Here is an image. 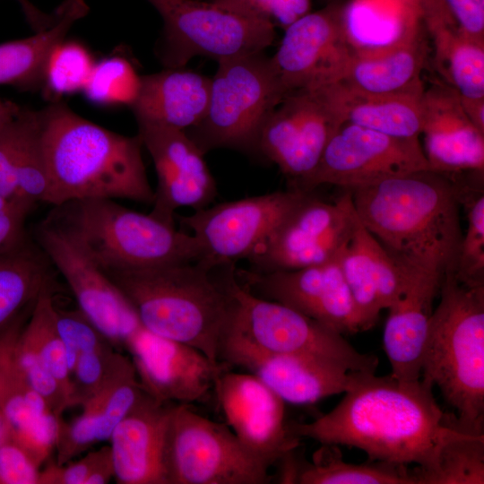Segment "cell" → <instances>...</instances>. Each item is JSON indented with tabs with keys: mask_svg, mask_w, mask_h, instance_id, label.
<instances>
[{
	"mask_svg": "<svg viewBox=\"0 0 484 484\" xmlns=\"http://www.w3.org/2000/svg\"><path fill=\"white\" fill-rule=\"evenodd\" d=\"M21 106L12 100L0 99V125L13 117Z\"/></svg>",
	"mask_w": 484,
	"mask_h": 484,
	"instance_id": "11a10c76",
	"label": "cell"
},
{
	"mask_svg": "<svg viewBox=\"0 0 484 484\" xmlns=\"http://www.w3.org/2000/svg\"><path fill=\"white\" fill-rule=\"evenodd\" d=\"M114 478V465L110 445H105L98 463L88 476L84 484H107Z\"/></svg>",
	"mask_w": 484,
	"mask_h": 484,
	"instance_id": "816d5d0a",
	"label": "cell"
},
{
	"mask_svg": "<svg viewBox=\"0 0 484 484\" xmlns=\"http://www.w3.org/2000/svg\"><path fill=\"white\" fill-rule=\"evenodd\" d=\"M18 2L22 5L29 23L35 31L45 29L52 22V13H45L39 11L28 0H18Z\"/></svg>",
	"mask_w": 484,
	"mask_h": 484,
	"instance_id": "f5cc1de1",
	"label": "cell"
},
{
	"mask_svg": "<svg viewBox=\"0 0 484 484\" xmlns=\"http://www.w3.org/2000/svg\"><path fill=\"white\" fill-rule=\"evenodd\" d=\"M13 359L28 385L43 398L52 413L61 419L63 412L70 408V403L57 381L44 367L30 342L22 334V331L14 343Z\"/></svg>",
	"mask_w": 484,
	"mask_h": 484,
	"instance_id": "b9f144b4",
	"label": "cell"
},
{
	"mask_svg": "<svg viewBox=\"0 0 484 484\" xmlns=\"http://www.w3.org/2000/svg\"><path fill=\"white\" fill-rule=\"evenodd\" d=\"M214 393L233 433L269 469L299 445L285 419V402L256 376L224 370Z\"/></svg>",
	"mask_w": 484,
	"mask_h": 484,
	"instance_id": "ffe728a7",
	"label": "cell"
},
{
	"mask_svg": "<svg viewBox=\"0 0 484 484\" xmlns=\"http://www.w3.org/2000/svg\"><path fill=\"white\" fill-rule=\"evenodd\" d=\"M424 153L433 171L483 173L484 133L466 115L458 92L445 82L425 89L421 101Z\"/></svg>",
	"mask_w": 484,
	"mask_h": 484,
	"instance_id": "7402d4cb",
	"label": "cell"
},
{
	"mask_svg": "<svg viewBox=\"0 0 484 484\" xmlns=\"http://www.w3.org/2000/svg\"><path fill=\"white\" fill-rule=\"evenodd\" d=\"M484 435L461 434L449 440L438 454L436 470L422 484H483Z\"/></svg>",
	"mask_w": 484,
	"mask_h": 484,
	"instance_id": "8d00e7d4",
	"label": "cell"
},
{
	"mask_svg": "<svg viewBox=\"0 0 484 484\" xmlns=\"http://www.w3.org/2000/svg\"><path fill=\"white\" fill-rule=\"evenodd\" d=\"M237 307L228 334L265 352L319 357L350 371L375 373L378 359L357 350L344 335L281 303L259 298L233 281Z\"/></svg>",
	"mask_w": 484,
	"mask_h": 484,
	"instance_id": "30bf717a",
	"label": "cell"
},
{
	"mask_svg": "<svg viewBox=\"0 0 484 484\" xmlns=\"http://www.w3.org/2000/svg\"><path fill=\"white\" fill-rule=\"evenodd\" d=\"M284 96L264 51L222 59L203 118L185 132L203 154L218 148L254 151L264 121Z\"/></svg>",
	"mask_w": 484,
	"mask_h": 484,
	"instance_id": "52a82bcc",
	"label": "cell"
},
{
	"mask_svg": "<svg viewBox=\"0 0 484 484\" xmlns=\"http://www.w3.org/2000/svg\"><path fill=\"white\" fill-rule=\"evenodd\" d=\"M143 392L132 359L82 405L71 423L59 419L56 463L63 465L90 448L109 440L114 429Z\"/></svg>",
	"mask_w": 484,
	"mask_h": 484,
	"instance_id": "484cf974",
	"label": "cell"
},
{
	"mask_svg": "<svg viewBox=\"0 0 484 484\" xmlns=\"http://www.w3.org/2000/svg\"><path fill=\"white\" fill-rule=\"evenodd\" d=\"M323 87L344 123L399 138L421 134L424 84L385 94L356 91L339 82Z\"/></svg>",
	"mask_w": 484,
	"mask_h": 484,
	"instance_id": "f1b7e54d",
	"label": "cell"
},
{
	"mask_svg": "<svg viewBox=\"0 0 484 484\" xmlns=\"http://www.w3.org/2000/svg\"><path fill=\"white\" fill-rule=\"evenodd\" d=\"M211 79L180 68L141 76L140 89L131 105L136 120L187 131L203 118L209 103Z\"/></svg>",
	"mask_w": 484,
	"mask_h": 484,
	"instance_id": "83f0119b",
	"label": "cell"
},
{
	"mask_svg": "<svg viewBox=\"0 0 484 484\" xmlns=\"http://www.w3.org/2000/svg\"><path fill=\"white\" fill-rule=\"evenodd\" d=\"M221 266L198 261L102 271L131 305L144 329L190 345L220 362L237 307L234 265L218 277Z\"/></svg>",
	"mask_w": 484,
	"mask_h": 484,
	"instance_id": "277c9868",
	"label": "cell"
},
{
	"mask_svg": "<svg viewBox=\"0 0 484 484\" xmlns=\"http://www.w3.org/2000/svg\"><path fill=\"white\" fill-rule=\"evenodd\" d=\"M50 191L48 204L87 199H127L152 204L138 134L126 136L75 113L61 99L39 110Z\"/></svg>",
	"mask_w": 484,
	"mask_h": 484,
	"instance_id": "3957f363",
	"label": "cell"
},
{
	"mask_svg": "<svg viewBox=\"0 0 484 484\" xmlns=\"http://www.w3.org/2000/svg\"><path fill=\"white\" fill-rule=\"evenodd\" d=\"M56 323L65 348L70 376L81 353L109 342L79 308L63 310L56 306Z\"/></svg>",
	"mask_w": 484,
	"mask_h": 484,
	"instance_id": "7bdbcfd3",
	"label": "cell"
},
{
	"mask_svg": "<svg viewBox=\"0 0 484 484\" xmlns=\"http://www.w3.org/2000/svg\"><path fill=\"white\" fill-rule=\"evenodd\" d=\"M347 191L360 222L397 262L454 272L462 232L454 176L419 170Z\"/></svg>",
	"mask_w": 484,
	"mask_h": 484,
	"instance_id": "7a4b0ae2",
	"label": "cell"
},
{
	"mask_svg": "<svg viewBox=\"0 0 484 484\" xmlns=\"http://www.w3.org/2000/svg\"><path fill=\"white\" fill-rule=\"evenodd\" d=\"M341 19L357 56L389 52L413 40L426 28L411 0H350L341 4Z\"/></svg>",
	"mask_w": 484,
	"mask_h": 484,
	"instance_id": "4316f807",
	"label": "cell"
},
{
	"mask_svg": "<svg viewBox=\"0 0 484 484\" xmlns=\"http://www.w3.org/2000/svg\"><path fill=\"white\" fill-rule=\"evenodd\" d=\"M32 307L18 315L11 323L0 330V443L6 438L5 428L1 409L2 376L6 358L18 335L27 322Z\"/></svg>",
	"mask_w": 484,
	"mask_h": 484,
	"instance_id": "681fc988",
	"label": "cell"
},
{
	"mask_svg": "<svg viewBox=\"0 0 484 484\" xmlns=\"http://www.w3.org/2000/svg\"><path fill=\"white\" fill-rule=\"evenodd\" d=\"M138 135L149 151L158 177L151 215L174 225L182 207L205 208L217 194L215 180L203 153L182 130L136 120Z\"/></svg>",
	"mask_w": 484,
	"mask_h": 484,
	"instance_id": "ac0fdd59",
	"label": "cell"
},
{
	"mask_svg": "<svg viewBox=\"0 0 484 484\" xmlns=\"http://www.w3.org/2000/svg\"><path fill=\"white\" fill-rule=\"evenodd\" d=\"M419 9L426 29L457 26L445 0H411Z\"/></svg>",
	"mask_w": 484,
	"mask_h": 484,
	"instance_id": "f907efd6",
	"label": "cell"
},
{
	"mask_svg": "<svg viewBox=\"0 0 484 484\" xmlns=\"http://www.w3.org/2000/svg\"><path fill=\"white\" fill-rule=\"evenodd\" d=\"M48 222L65 233L102 270L198 262L193 234L114 199L87 198L53 206Z\"/></svg>",
	"mask_w": 484,
	"mask_h": 484,
	"instance_id": "8992f818",
	"label": "cell"
},
{
	"mask_svg": "<svg viewBox=\"0 0 484 484\" xmlns=\"http://www.w3.org/2000/svg\"><path fill=\"white\" fill-rule=\"evenodd\" d=\"M105 449L89 452L76 462H68L58 465L56 462H49L39 471V484H84L92 471Z\"/></svg>",
	"mask_w": 484,
	"mask_h": 484,
	"instance_id": "7dc6e473",
	"label": "cell"
},
{
	"mask_svg": "<svg viewBox=\"0 0 484 484\" xmlns=\"http://www.w3.org/2000/svg\"><path fill=\"white\" fill-rule=\"evenodd\" d=\"M36 242L73 293L81 312L115 347H125L142 327L128 301L107 274L62 230L44 220Z\"/></svg>",
	"mask_w": 484,
	"mask_h": 484,
	"instance_id": "2e32d148",
	"label": "cell"
},
{
	"mask_svg": "<svg viewBox=\"0 0 484 484\" xmlns=\"http://www.w3.org/2000/svg\"><path fill=\"white\" fill-rule=\"evenodd\" d=\"M129 359L110 342L81 353L71 375L73 406H82L97 393Z\"/></svg>",
	"mask_w": 484,
	"mask_h": 484,
	"instance_id": "ab89813d",
	"label": "cell"
},
{
	"mask_svg": "<svg viewBox=\"0 0 484 484\" xmlns=\"http://www.w3.org/2000/svg\"><path fill=\"white\" fill-rule=\"evenodd\" d=\"M425 343L420 379L437 385L455 411V427L484 429V285L467 286L444 275Z\"/></svg>",
	"mask_w": 484,
	"mask_h": 484,
	"instance_id": "5b68a950",
	"label": "cell"
},
{
	"mask_svg": "<svg viewBox=\"0 0 484 484\" xmlns=\"http://www.w3.org/2000/svg\"><path fill=\"white\" fill-rule=\"evenodd\" d=\"M428 169L431 170L419 138L394 137L344 123L313 171L297 182V189L312 192L328 184L349 190Z\"/></svg>",
	"mask_w": 484,
	"mask_h": 484,
	"instance_id": "8fae6325",
	"label": "cell"
},
{
	"mask_svg": "<svg viewBox=\"0 0 484 484\" xmlns=\"http://www.w3.org/2000/svg\"><path fill=\"white\" fill-rule=\"evenodd\" d=\"M235 272L238 281L259 298L288 306L344 336L362 331L340 255L296 270Z\"/></svg>",
	"mask_w": 484,
	"mask_h": 484,
	"instance_id": "9a60e30c",
	"label": "cell"
},
{
	"mask_svg": "<svg viewBox=\"0 0 484 484\" xmlns=\"http://www.w3.org/2000/svg\"><path fill=\"white\" fill-rule=\"evenodd\" d=\"M39 467L16 443H0V484H39Z\"/></svg>",
	"mask_w": 484,
	"mask_h": 484,
	"instance_id": "bcb514c9",
	"label": "cell"
},
{
	"mask_svg": "<svg viewBox=\"0 0 484 484\" xmlns=\"http://www.w3.org/2000/svg\"><path fill=\"white\" fill-rule=\"evenodd\" d=\"M461 101L462 108L470 120L478 129L484 133V98H461Z\"/></svg>",
	"mask_w": 484,
	"mask_h": 484,
	"instance_id": "db71d44e",
	"label": "cell"
},
{
	"mask_svg": "<svg viewBox=\"0 0 484 484\" xmlns=\"http://www.w3.org/2000/svg\"><path fill=\"white\" fill-rule=\"evenodd\" d=\"M433 39L436 69L464 99L484 98V39L472 38L457 26L428 30Z\"/></svg>",
	"mask_w": 484,
	"mask_h": 484,
	"instance_id": "836d02e7",
	"label": "cell"
},
{
	"mask_svg": "<svg viewBox=\"0 0 484 484\" xmlns=\"http://www.w3.org/2000/svg\"><path fill=\"white\" fill-rule=\"evenodd\" d=\"M456 180L461 205L467 213V229L462 234L455 279L467 286L484 285V191L483 183Z\"/></svg>",
	"mask_w": 484,
	"mask_h": 484,
	"instance_id": "d590c367",
	"label": "cell"
},
{
	"mask_svg": "<svg viewBox=\"0 0 484 484\" xmlns=\"http://www.w3.org/2000/svg\"><path fill=\"white\" fill-rule=\"evenodd\" d=\"M52 292L50 285L39 294L22 334L30 342L44 367L57 381L72 407L73 385L65 348L56 327V305Z\"/></svg>",
	"mask_w": 484,
	"mask_h": 484,
	"instance_id": "e575fe53",
	"label": "cell"
},
{
	"mask_svg": "<svg viewBox=\"0 0 484 484\" xmlns=\"http://www.w3.org/2000/svg\"><path fill=\"white\" fill-rule=\"evenodd\" d=\"M358 219L349 191L332 203L308 192L248 261L257 272L296 270L336 258Z\"/></svg>",
	"mask_w": 484,
	"mask_h": 484,
	"instance_id": "4fadbf2b",
	"label": "cell"
},
{
	"mask_svg": "<svg viewBox=\"0 0 484 484\" xmlns=\"http://www.w3.org/2000/svg\"><path fill=\"white\" fill-rule=\"evenodd\" d=\"M163 22L156 54L165 68L184 67L202 56L217 62L264 51L275 39L274 25L201 0H147Z\"/></svg>",
	"mask_w": 484,
	"mask_h": 484,
	"instance_id": "ba28073f",
	"label": "cell"
},
{
	"mask_svg": "<svg viewBox=\"0 0 484 484\" xmlns=\"http://www.w3.org/2000/svg\"><path fill=\"white\" fill-rule=\"evenodd\" d=\"M307 193L297 188L274 192L207 206L178 218L201 246L199 262L234 264L254 255Z\"/></svg>",
	"mask_w": 484,
	"mask_h": 484,
	"instance_id": "7c38bea8",
	"label": "cell"
},
{
	"mask_svg": "<svg viewBox=\"0 0 484 484\" xmlns=\"http://www.w3.org/2000/svg\"><path fill=\"white\" fill-rule=\"evenodd\" d=\"M219 360L246 369L292 404L315 403L344 393L357 373L319 357L262 351L232 334H227Z\"/></svg>",
	"mask_w": 484,
	"mask_h": 484,
	"instance_id": "44dd1931",
	"label": "cell"
},
{
	"mask_svg": "<svg viewBox=\"0 0 484 484\" xmlns=\"http://www.w3.org/2000/svg\"><path fill=\"white\" fill-rule=\"evenodd\" d=\"M284 483L299 484H417L408 465L383 462L350 463L342 459L338 445H322L308 462L289 454L281 466Z\"/></svg>",
	"mask_w": 484,
	"mask_h": 484,
	"instance_id": "4dcf8cb0",
	"label": "cell"
},
{
	"mask_svg": "<svg viewBox=\"0 0 484 484\" xmlns=\"http://www.w3.org/2000/svg\"><path fill=\"white\" fill-rule=\"evenodd\" d=\"M432 390L421 379L405 382L391 374L357 372L331 411L309 423H289V428L299 439L360 449L370 462L416 464L413 471L422 484L436 470L442 447L462 434L454 414L438 406Z\"/></svg>",
	"mask_w": 484,
	"mask_h": 484,
	"instance_id": "6da1fadb",
	"label": "cell"
},
{
	"mask_svg": "<svg viewBox=\"0 0 484 484\" xmlns=\"http://www.w3.org/2000/svg\"><path fill=\"white\" fill-rule=\"evenodd\" d=\"M168 484H267L269 468L225 425L175 404L166 437Z\"/></svg>",
	"mask_w": 484,
	"mask_h": 484,
	"instance_id": "9c48e42d",
	"label": "cell"
},
{
	"mask_svg": "<svg viewBox=\"0 0 484 484\" xmlns=\"http://www.w3.org/2000/svg\"><path fill=\"white\" fill-rule=\"evenodd\" d=\"M125 349L143 391L162 402L191 405L207 401L224 371L221 362L212 361L199 350L143 326Z\"/></svg>",
	"mask_w": 484,
	"mask_h": 484,
	"instance_id": "d6986e66",
	"label": "cell"
},
{
	"mask_svg": "<svg viewBox=\"0 0 484 484\" xmlns=\"http://www.w3.org/2000/svg\"><path fill=\"white\" fill-rule=\"evenodd\" d=\"M175 404L143 391L117 424L109 438L117 483L168 484L165 446Z\"/></svg>",
	"mask_w": 484,
	"mask_h": 484,
	"instance_id": "603a6c76",
	"label": "cell"
},
{
	"mask_svg": "<svg viewBox=\"0 0 484 484\" xmlns=\"http://www.w3.org/2000/svg\"><path fill=\"white\" fill-rule=\"evenodd\" d=\"M34 206L0 194V255L12 252L30 240L26 220Z\"/></svg>",
	"mask_w": 484,
	"mask_h": 484,
	"instance_id": "f6af8a7d",
	"label": "cell"
},
{
	"mask_svg": "<svg viewBox=\"0 0 484 484\" xmlns=\"http://www.w3.org/2000/svg\"><path fill=\"white\" fill-rule=\"evenodd\" d=\"M343 124L324 87L294 90L264 121L254 151L298 182L313 171Z\"/></svg>",
	"mask_w": 484,
	"mask_h": 484,
	"instance_id": "5bb4252c",
	"label": "cell"
},
{
	"mask_svg": "<svg viewBox=\"0 0 484 484\" xmlns=\"http://www.w3.org/2000/svg\"><path fill=\"white\" fill-rule=\"evenodd\" d=\"M428 57V46L422 32L413 40L385 54L353 56L339 82L365 93L407 91L423 84L420 74Z\"/></svg>",
	"mask_w": 484,
	"mask_h": 484,
	"instance_id": "1f68e13d",
	"label": "cell"
},
{
	"mask_svg": "<svg viewBox=\"0 0 484 484\" xmlns=\"http://www.w3.org/2000/svg\"><path fill=\"white\" fill-rule=\"evenodd\" d=\"M36 117L37 110L21 106L13 117L0 125V194L11 199L24 201L16 187L15 170Z\"/></svg>",
	"mask_w": 484,
	"mask_h": 484,
	"instance_id": "60d3db41",
	"label": "cell"
},
{
	"mask_svg": "<svg viewBox=\"0 0 484 484\" xmlns=\"http://www.w3.org/2000/svg\"><path fill=\"white\" fill-rule=\"evenodd\" d=\"M49 264L39 246L30 241L0 255V330L52 285Z\"/></svg>",
	"mask_w": 484,
	"mask_h": 484,
	"instance_id": "d6a6232c",
	"label": "cell"
},
{
	"mask_svg": "<svg viewBox=\"0 0 484 484\" xmlns=\"http://www.w3.org/2000/svg\"><path fill=\"white\" fill-rule=\"evenodd\" d=\"M89 10L84 0H64L54 10V19L47 28L27 38L1 43L0 85L22 91L42 89L50 53Z\"/></svg>",
	"mask_w": 484,
	"mask_h": 484,
	"instance_id": "f546056e",
	"label": "cell"
},
{
	"mask_svg": "<svg viewBox=\"0 0 484 484\" xmlns=\"http://www.w3.org/2000/svg\"><path fill=\"white\" fill-rule=\"evenodd\" d=\"M94 60L89 50L74 40H63L50 53L45 67L42 91L50 101L82 91Z\"/></svg>",
	"mask_w": 484,
	"mask_h": 484,
	"instance_id": "74e56055",
	"label": "cell"
},
{
	"mask_svg": "<svg viewBox=\"0 0 484 484\" xmlns=\"http://www.w3.org/2000/svg\"><path fill=\"white\" fill-rule=\"evenodd\" d=\"M140 82L141 76L128 60L110 56L95 62L82 91L96 104L131 107L138 95Z\"/></svg>",
	"mask_w": 484,
	"mask_h": 484,
	"instance_id": "f35d334b",
	"label": "cell"
},
{
	"mask_svg": "<svg viewBox=\"0 0 484 484\" xmlns=\"http://www.w3.org/2000/svg\"><path fill=\"white\" fill-rule=\"evenodd\" d=\"M245 16L287 28L310 12L311 0H210Z\"/></svg>",
	"mask_w": 484,
	"mask_h": 484,
	"instance_id": "ee69618b",
	"label": "cell"
},
{
	"mask_svg": "<svg viewBox=\"0 0 484 484\" xmlns=\"http://www.w3.org/2000/svg\"><path fill=\"white\" fill-rule=\"evenodd\" d=\"M444 276L411 269L406 287L388 308L384 348L391 375L401 381L420 379L422 359L433 304Z\"/></svg>",
	"mask_w": 484,
	"mask_h": 484,
	"instance_id": "d4e9b609",
	"label": "cell"
},
{
	"mask_svg": "<svg viewBox=\"0 0 484 484\" xmlns=\"http://www.w3.org/2000/svg\"><path fill=\"white\" fill-rule=\"evenodd\" d=\"M340 263L359 311L361 329L367 331L376 324L380 312L402 295L411 269L397 262L359 217L340 254Z\"/></svg>",
	"mask_w": 484,
	"mask_h": 484,
	"instance_id": "cb8c5ba5",
	"label": "cell"
},
{
	"mask_svg": "<svg viewBox=\"0 0 484 484\" xmlns=\"http://www.w3.org/2000/svg\"><path fill=\"white\" fill-rule=\"evenodd\" d=\"M458 29L484 39V0H445Z\"/></svg>",
	"mask_w": 484,
	"mask_h": 484,
	"instance_id": "c3c4849f",
	"label": "cell"
},
{
	"mask_svg": "<svg viewBox=\"0 0 484 484\" xmlns=\"http://www.w3.org/2000/svg\"><path fill=\"white\" fill-rule=\"evenodd\" d=\"M354 53L345 37L341 4L309 12L285 28L271 61L286 95L339 82Z\"/></svg>",
	"mask_w": 484,
	"mask_h": 484,
	"instance_id": "e0dca14e",
	"label": "cell"
}]
</instances>
